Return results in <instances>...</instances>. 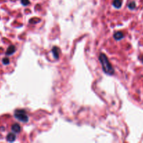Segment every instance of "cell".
I'll use <instances>...</instances> for the list:
<instances>
[{
	"mask_svg": "<svg viewBox=\"0 0 143 143\" xmlns=\"http://www.w3.org/2000/svg\"><path fill=\"white\" fill-rule=\"evenodd\" d=\"M99 61L101 64L102 68L103 71L107 75H112L114 73V70L113 66H112L111 63L109 62V59L107 58V57L104 54H100L99 56Z\"/></svg>",
	"mask_w": 143,
	"mask_h": 143,
	"instance_id": "cell-1",
	"label": "cell"
},
{
	"mask_svg": "<svg viewBox=\"0 0 143 143\" xmlns=\"http://www.w3.org/2000/svg\"><path fill=\"white\" fill-rule=\"evenodd\" d=\"M14 116L19 121L23 122H27L29 119L26 112L24 110H16L14 112Z\"/></svg>",
	"mask_w": 143,
	"mask_h": 143,
	"instance_id": "cell-2",
	"label": "cell"
},
{
	"mask_svg": "<svg viewBox=\"0 0 143 143\" xmlns=\"http://www.w3.org/2000/svg\"><path fill=\"white\" fill-rule=\"evenodd\" d=\"M60 49L58 48V47H53L52 49V52L53 54V57L56 58V59H58L59 58V54H60Z\"/></svg>",
	"mask_w": 143,
	"mask_h": 143,
	"instance_id": "cell-3",
	"label": "cell"
},
{
	"mask_svg": "<svg viewBox=\"0 0 143 143\" xmlns=\"http://www.w3.org/2000/svg\"><path fill=\"white\" fill-rule=\"evenodd\" d=\"M114 39L117 40H121L124 38V34L122 33L121 32H117L114 34Z\"/></svg>",
	"mask_w": 143,
	"mask_h": 143,
	"instance_id": "cell-4",
	"label": "cell"
},
{
	"mask_svg": "<svg viewBox=\"0 0 143 143\" xmlns=\"http://www.w3.org/2000/svg\"><path fill=\"white\" fill-rule=\"evenodd\" d=\"M6 140H7L8 142H10V143L14 142L15 140V135L13 133H8L6 136Z\"/></svg>",
	"mask_w": 143,
	"mask_h": 143,
	"instance_id": "cell-5",
	"label": "cell"
},
{
	"mask_svg": "<svg viewBox=\"0 0 143 143\" xmlns=\"http://www.w3.org/2000/svg\"><path fill=\"white\" fill-rule=\"evenodd\" d=\"M15 51V48L14 45H10L8 48L7 50H6V54L7 55H13Z\"/></svg>",
	"mask_w": 143,
	"mask_h": 143,
	"instance_id": "cell-6",
	"label": "cell"
},
{
	"mask_svg": "<svg viewBox=\"0 0 143 143\" xmlns=\"http://www.w3.org/2000/svg\"><path fill=\"white\" fill-rule=\"evenodd\" d=\"M11 129L14 133H19L20 131L21 128H20V125L18 124H14L12 126Z\"/></svg>",
	"mask_w": 143,
	"mask_h": 143,
	"instance_id": "cell-7",
	"label": "cell"
},
{
	"mask_svg": "<svg viewBox=\"0 0 143 143\" xmlns=\"http://www.w3.org/2000/svg\"><path fill=\"white\" fill-rule=\"evenodd\" d=\"M122 5V0H114L113 6L116 8H120Z\"/></svg>",
	"mask_w": 143,
	"mask_h": 143,
	"instance_id": "cell-8",
	"label": "cell"
},
{
	"mask_svg": "<svg viewBox=\"0 0 143 143\" xmlns=\"http://www.w3.org/2000/svg\"><path fill=\"white\" fill-rule=\"evenodd\" d=\"M136 7V4L135 1H131V2H130L129 4H128V8H129L130 9H131V10L135 9Z\"/></svg>",
	"mask_w": 143,
	"mask_h": 143,
	"instance_id": "cell-9",
	"label": "cell"
},
{
	"mask_svg": "<svg viewBox=\"0 0 143 143\" xmlns=\"http://www.w3.org/2000/svg\"><path fill=\"white\" fill-rule=\"evenodd\" d=\"M21 3L23 6H27L30 4V0H21Z\"/></svg>",
	"mask_w": 143,
	"mask_h": 143,
	"instance_id": "cell-10",
	"label": "cell"
},
{
	"mask_svg": "<svg viewBox=\"0 0 143 143\" xmlns=\"http://www.w3.org/2000/svg\"><path fill=\"white\" fill-rule=\"evenodd\" d=\"M3 64H5V65H7L9 64V59L8 58H4L3 59Z\"/></svg>",
	"mask_w": 143,
	"mask_h": 143,
	"instance_id": "cell-11",
	"label": "cell"
},
{
	"mask_svg": "<svg viewBox=\"0 0 143 143\" xmlns=\"http://www.w3.org/2000/svg\"><path fill=\"white\" fill-rule=\"evenodd\" d=\"M142 62H143V56L142 57Z\"/></svg>",
	"mask_w": 143,
	"mask_h": 143,
	"instance_id": "cell-12",
	"label": "cell"
}]
</instances>
